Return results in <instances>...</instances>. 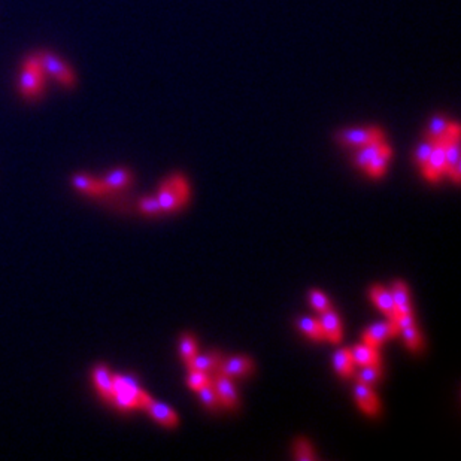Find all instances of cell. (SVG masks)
Here are the masks:
<instances>
[{
    "label": "cell",
    "mask_w": 461,
    "mask_h": 461,
    "mask_svg": "<svg viewBox=\"0 0 461 461\" xmlns=\"http://www.w3.org/2000/svg\"><path fill=\"white\" fill-rule=\"evenodd\" d=\"M112 403H115L121 409H134V408H145L151 397L144 393L132 377H114V397H112Z\"/></svg>",
    "instance_id": "6da1fadb"
},
{
    "label": "cell",
    "mask_w": 461,
    "mask_h": 461,
    "mask_svg": "<svg viewBox=\"0 0 461 461\" xmlns=\"http://www.w3.org/2000/svg\"><path fill=\"white\" fill-rule=\"evenodd\" d=\"M187 198H189V184L179 175L172 177L161 184L157 196L161 210H168V213L179 209L187 202Z\"/></svg>",
    "instance_id": "7a4b0ae2"
},
{
    "label": "cell",
    "mask_w": 461,
    "mask_h": 461,
    "mask_svg": "<svg viewBox=\"0 0 461 461\" xmlns=\"http://www.w3.org/2000/svg\"><path fill=\"white\" fill-rule=\"evenodd\" d=\"M45 72L42 69L39 56L29 57L23 65L20 75V91L26 97H36L42 91Z\"/></svg>",
    "instance_id": "3957f363"
},
{
    "label": "cell",
    "mask_w": 461,
    "mask_h": 461,
    "mask_svg": "<svg viewBox=\"0 0 461 461\" xmlns=\"http://www.w3.org/2000/svg\"><path fill=\"white\" fill-rule=\"evenodd\" d=\"M445 142L446 138L442 136V138L436 139L433 149H431V154L427 160V163L422 166V172H424V177L431 181L436 182L439 181L446 172V158H445Z\"/></svg>",
    "instance_id": "277c9868"
},
{
    "label": "cell",
    "mask_w": 461,
    "mask_h": 461,
    "mask_svg": "<svg viewBox=\"0 0 461 461\" xmlns=\"http://www.w3.org/2000/svg\"><path fill=\"white\" fill-rule=\"evenodd\" d=\"M39 60L44 72L51 75V77H54L60 84L70 87L75 82V75L70 70V68L56 54L51 53L39 54Z\"/></svg>",
    "instance_id": "5b68a950"
},
{
    "label": "cell",
    "mask_w": 461,
    "mask_h": 461,
    "mask_svg": "<svg viewBox=\"0 0 461 461\" xmlns=\"http://www.w3.org/2000/svg\"><path fill=\"white\" fill-rule=\"evenodd\" d=\"M336 138L345 145L361 146L375 141H382L384 134L379 129H351V130L339 132Z\"/></svg>",
    "instance_id": "8992f818"
},
{
    "label": "cell",
    "mask_w": 461,
    "mask_h": 461,
    "mask_svg": "<svg viewBox=\"0 0 461 461\" xmlns=\"http://www.w3.org/2000/svg\"><path fill=\"white\" fill-rule=\"evenodd\" d=\"M213 385L217 393L220 405H222L227 409H233L238 406V393H236L232 378H229L226 375H221V373H217L215 379L213 381Z\"/></svg>",
    "instance_id": "52a82bcc"
},
{
    "label": "cell",
    "mask_w": 461,
    "mask_h": 461,
    "mask_svg": "<svg viewBox=\"0 0 461 461\" xmlns=\"http://www.w3.org/2000/svg\"><path fill=\"white\" fill-rule=\"evenodd\" d=\"M397 333L398 329L394 321L390 320L389 322H378V324H373L372 327H369L363 333V342L373 348H378L379 345H382L384 341L393 338V336H396Z\"/></svg>",
    "instance_id": "ba28073f"
},
{
    "label": "cell",
    "mask_w": 461,
    "mask_h": 461,
    "mask_svg": "<svg viewBox=\"0 0 461 461\" xmlns=\"http://www.w3.org/2000/svg\"><path fill=\"white\" fill-rule=\"evenodd\" d=\"M218 373L229 378L242 377L253 370V361L248 357H232L229 360H221L218 365Z\"/></svg>",
    "instance_id": "9c48e42d"
},
{
    "label": "cell",
    "mask_w": 461,
    "mask_h": 461,
    "mask_svg": "<svg viewBox=\"0 0 461 461\" xmlns=\"http://www.w3.org/2000/svg\"><path fill=\"white\" fill-rule=\"evenodd\" d=\"M93 379L99 394L110 402L112 397H114V375L108 370L106 366L99 365L93 370Z\"/></svg>",
    "instance_id": "30bf717a"
},
{
    "label": "cell",
    "mask_w": 461,
    "mask_h": 461,
    "mask_svg": "<svg viewBox=\"0 0 461 461\" xmlns=\"http://www.w3.org/2000/svg\"><path fill=\"white\" fill-rule=\"evenodd\" d=\"M355 398L360 405V408L365 410L369 415H377L379 412V400L377 398L375 393L372 391L370 385L357 382L355 384Z\"/></svg>",
    "instance_id": "8fae6325"
},
{
    "label": "cell",
    "mask_w": 461,
    "mask_h": 461,
    "mask_svg": "<svg viewBox=\"0 0 461 461\" xmlns=\"http://www.w3.org/2000/svg\"><path fill=\"white\" fill-rule=\"evenodd\" d=\"M101 184L106 193L122 190L132 184V173L127 169H114L106 173Z\"/></svg>",
    "instance_id": "7c38bea8"
},
{
    "label": "cell",
    "mask_w": 461,
    "mask_h": 461,
    "mask_svg": "<svg viewBox=\"0 0 461 461\" xmlns=\"http://www.w3.org/2000/svg\"><path fill=\"white\" fill-rule=\"evenodd\" d=\"M370 297L385 315H387L391 321L396 320L397 310H396V305L391 297V293L389 290H385L381 285H375L370 289Z\"/></svg>",
    "instance_id": "4fadbf2b"
},
{
    "label": "cell",
    "mask_w": 461,
    "mask_h": 461,
    "mask_svg": "<svg viewBox=\"0 0 461 461\" xmlns=\"http://www.w3.org/2000/svg\"><path fill=\"white\" fill-rule=\"evenodd\" d=\"M321 327L324 331V336H326L327 339H330L333 343H338L342 338V324L339 317L336 315L331 309L329 310H324L321 312Z\"/></svg>",
    "instance_id": "5bb4252c"
},
{
    "label": "cell",
    "mask_w": 461,
    "mask_h": 461,
    "mask_svg": "<svg viewBox=\"0 0 461 461\" xmlns=\"http://www.w3.org/2000/svg\"><path fill=\"white\" fill-rule=\"evenodd\" d=\"M72 185L78 191H82L84 194H89V196L102 197V196L108 194L103 187H102L101 181H97V179L89 177V175H85V173H77V175H73Z\"/></svg>",
    "instance_id": "9a60e30c"
},
{
    "label": "cell",
    "mask_w": 461,
    "mask_h": 461,
    "mask_svg": "<svg viewBox=\"0 0 461 461\" xmlns=\"http://www.w3.org/2000/svg\"><path fill=\"white\" fill-rule=\"evenodd\" d=\"M145 409L148 410L149 415H151L156 421L160 422V424L168 426V427H175L178 424L177 414L163 403H158V402L151 400L145 406Z\"/></svg>",
    "instance_id": "2e32d148"
},
{
    "label": "cell",
    "mask_w": 461,
    "mask_h": 461,
    "mask_svg": "<svg viewBox=\"0 0 461 461\" xmlns=\"http://www.w3.org/2000/svg\"><path fill=\"white\" fill-rule=\"evenodd\" d=\"M354 365L358 366H370V365H379V353L378 348H373L370 345H355L351 350Z\"/></svg>",
    "instance_id": "e0dca14e"
},
{
    "label": "cell",
    "mask_w": 461,
    "mask_h": 461,
    "mask_svg": "<svg viewBox=\"0 0 461 461\" xmlns=\"http://www.w3.org/2000/svg\"><path fill=\"white\" fill-rule=\"evenodd\" d=\"M222 357L217 353H209L203 355H194L189 361H185L187 366H189L190 370H201V372H210L215 370L218 365L221 363Z\"/></svg>",
    "instance_id": "ac0fdd59"
},
{
    "label": "cell",
    "mask_w": 461,
    "mask_h": 461,
    "mask_svg": "<svg viewBox=\"0 0 461 461\" xmlns=\"http://www.w3.org/2000/svg\"><path fill=\"white\" fill-rule=\"evenodd\" d=\"M390 156H391L390 146L382 144V146H381V149L378 151V154L375 157H373L370 163L367 165L366 172L369 173L370 177H373V178H379L382 175V173H384V170H385V166H387V161H389Z\"/></svg>",
    "instance_id": "d6986e66"
},
{
    "label": "cell",
    "mask_w": 461,
    "mask_h": 461,
    "mask_svg": "<svg viewBox=\"0 0 461 461\" xmlns=\"http://www.w3.org/2000/svg\"><path fill=\"white\" fill-rule=\"evenodd\" d=\"M446 142H445V158H446V172L445 175H448L455 166L461 165L460 163V138H448L445 136Z\"/></svg>",
    "instance_id": "ffe728a7"
},
{
    "label": "cell",
    "mask_w": 461,
    "mask_h": 461,
    "mask_svg": "<svg viewBox=\"0 0 461 461\" xmlns=\"http://www.w3.org/2000/svg\"><path fill=\"white\" fill-rule=\"evenodd\" d=\"M334 369L341 373L342 377H351L354 372V361L351 355V350H341L333 357Z\"/></svg>",
    "instance_id": "44dd1931"
},
{
    "label": "cell",
    "mask_w": 461,
    "mask_h": 461,
    "mask_svg": "<svg viewBox=\"0 0 461 461\" xmlns=\"http://www.w3.org/2000/svg\"><path fill=\"white\" fill-rule=\"evenodd\" d=\"M297 326L305 334H308L309 338H312L315 341L326 339L320 320H315L312 317H302L301 320L297 321Z\"/></svg>",
    "instance_id": "7402d4cb"
},
{
    "label": "cell",
    "mask_w": 461,
    "mask_h": 461,
    "mask_svg": "<svg viewBox=\"0 0 461 461\" xmlns=\"http://www.w3.org/2000/svg\"><path fill=\"white\" fill-rule=\"evenodd\" d=\"M381 146H382V141H375V142H370L366 145H361V149L355 156V165L366 170L367 165L370 163L372 158L378 154Z\"/></svg>",
    "instance_id": "603a6c76"
},
{
    "label": "cell",
    "mask_w": 461,
    "mask_h": 461,
    "mask_svg": "<svg viewBox=\"0 0 461 461\" xmlns=\"http://www.w3.org/2000/svg\"><path fill=\"white\" fill-rule=\"evenodd\" d=\"M382 375V369L379 365H370L365 366V369L361 370L357 375V382L366 384V385H373L377 384L381 379Z\"/></svg>",
    "instance_id": "cb8c5ba5"
},
{
    "label": "cell",
    "mask_w": 461,
    "mask_h": 461,
    "mask_svg": "<svg viewBox=\"0 0 461 461\" xmlns=\"http://www.w3.org/2000/svg\"><path fill=\"white\" fill-rule=\"evenodd\" d=\"M448 120L445 117H441V115H436L430 124H429V132H427V139H431V141H436V139H439L442 138V136H445L446 133V129H448Z\"/></svg>",
    "instance_id": "d4e9b609"
},
{
    "label": "cell",
    "mask_w": 461,
    "mask_h": 461,
    "mask_svg": "<svg viewBox=\"0 0 461 461\" xmlns=\"http://www.w3.org/2000/svg\"><path fill=\"white\" fill-rule=\"evenodd\" d=\"M391 297H393L394 305H396V310H397V308H400V306L409 303V291H408V286L405 285L403 281H396L393 284Z\"/></svg>",
    "instance_id": "484cf974"
},
{
    "label": "cell",
    "mask_w": 461,
    "mask_h": 461,
    "mask_svg": "<svg viewBox=\"0 0 461 461\" xmlns=\"http://www.w3.org/2000/svg\"><path fill=\"white\" fill-rule=\"evenodd\" d=\"M197 391H198V396H201V400L203 402V405L208 409H215L220 405L213 382L203 385V387L201 390H197Z\"/></svg>",
    "instance_id": "4316f807"
},
{
    "label": "cell",
    "mask_w": 461,
    "mask_h": 461,
    "mask_svg": "<svg viewBox=\"0 0 461 461\" xmlns=\"http://www.w3.org/2000/svg\"><path fill=\"white\" fill-rule=\"evenodd\" d=\"M400 331L403 333V339H405L408 348H410V350H414V351L419 350L422 339H421V334H419L418 329L414 326V324L412 326H408V327L402 329Z\"/></svg>",
    "instance_id": "83f0119b"
},
{
    "label": "cell",
    "mask_w": 461,
    "mask_h": 461,
    "mask_svg": "<svg viewBox=\"0 0 461 461\" xmlns=\"http://www.w3.org/2000/svg\"><path fill=\"white\" fill-rule=\"evenodd\" d=\"M294 458L301 460V461H312L317 457H315L312 448H310L308 441L297 439L296 446H294Z\"/></svg>",
    "instance_id": "f1b7e54d"
},
{
    "label": "cell",
    "mask_w": 461,
    "mask_h": 461,
    "mask_svg": "<svg viewBox=\"0 0 461 461\" xmlns=\"http://www.w3.org/2000/svg\"><path fill=\"white\" fill-rule=\"evenodd\" d=\"M179 350H181V355L185 361H189L190 358H193L197 354V345L193 336L190 334H184L181 338V343H179Z\"/></svg>",
    "instance_id": "f546056e"
},
{
    "label": "cell",
    "mask_w": 461,
    "mask_h": 461,
    "mask_svg": "<svg viewBox=\"0 0 461 461\" xmlns=\"http://www.w3.org/2000/svg\"><path fill=\"white\" fill-rule=\"evenodd\" d=\"M309 301H310V305H312L318 310V312H324V310L331 309L330 301L326 297V294L318 290H314L309 293Z\"/></svg>",
    "instance_id": "4dcf8cb0"
},
{
    "label": "cell",
    "mask_w": 461,
    "mask_h": 461,
    "mask_svg": "<svg viewBox=\"0 0 461 461\" xmlns=\"http://www.w3.org/2000/svg\"><path fill=\"white\" fill-rule=\"evenodd\" d=\"M213 382L210 377L208 375V372H201V370H191L190 378H189V387L193 390H201L203 385Z\"/></svg>",
    "instance_id": "1f68e13d"
},
{
    "label": "cell",
    "mask_w": 461,
    "mask_h": 461,
    "mask_svg": "<svg viewBox=\"0 0 461 461\" xmlns=\"http://www.w3.org/2000/svg\"><path fill=\"white\" fill-rule=\"evenodd\" d=\"M433 145H434V141L427 139V141H424V142H422V144L418 146L417 154H415V160H417L418 166L422 168V166H424V165L427 163V160H429V157H430V154H431Z\"/></svg>",
    "instance_id": "d6a6232c"
},
{
    "label": "cell",
    "mask_w": 461,
    "mask_h": 461,
    "mask_svg": "<svg viewBox=\"0 0 461 461\" xmlns=\"http://www.w3.org/2000/svg\"><path fill=\"white\" fill-rule=\"evenodd\" d=\"M139 208L144 214H148V215H156V214L161 213V208H160L157 197H144L139 202Z\"/></svg>",
    "instance_id": "836d02e7"
},
{
    "label": "cell",
    "mask_w": 461,
    "mask_h": 461,
    "mask_svg": "<svg viewBox=\"0 0 461 461\" xmlns=\"http://www.w3.org/2000/svg\"><path fill=\"white\" fill-rule=\"evenodd\" d=\"M414 322H415V320H414V315H412V314L397 315V318L394 320V324L397 326L398 331H400V330L405 329V327H408V326H412Z\"/></svg>",
    "instance_id": "e575fe53"
}]
</instances>
